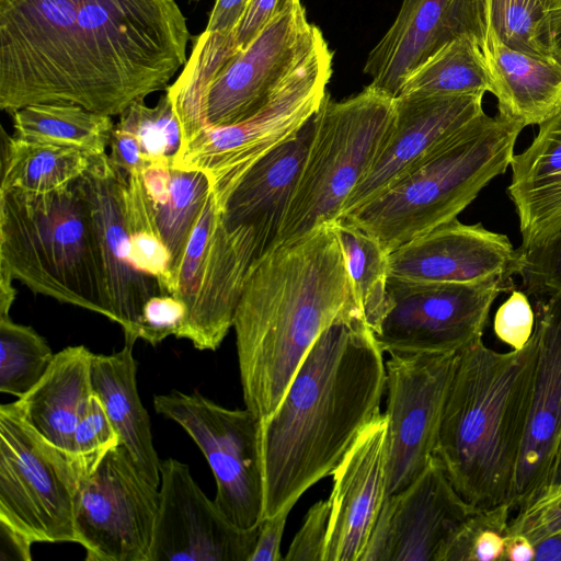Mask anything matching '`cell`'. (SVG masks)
Wrapping results in <instances>:
<instances>
[{"instance_id": "obj_12", "label": "cell", "mask_w": 561, "mask_h": 561, "mask_svg": "<svg viewBox=\"0 0 561 561\" xmlns=\"http://www.w3.org/2000/svg\"><path fill=\"white\" fill-rule=\"evenodd\" d=\"M512 288V277L457 284L389 276L376 341L389 354L458 353L482 337L494 300Z\"/></svg>"}, {"instance_id": "obj_1", "label": "cell", "mask_w": 561, "mask_h": 561, "mask_svg": "<svg viewBox=\"0 0 561 561\" xmlns=\"http://www.w3.org/2000/svg\"><path fill=\"white\" fill-rule=\"evenodd\" d=\"M383 352L362 314L316 340L275 412L260 424L264 518L293 508L380 413Z\"/></svg>"}, {"instance_id": "obj_8", "label": "cell", "mask_w": 561, "mask_h": 561, "mask_svg": "<svg viewBox=\"0 0 561 561\" xmlns=\"http://www.w3.org/2000/svg\"><path fill=\"white\" fill-rule=\"evenodd\" d=\"M332 72L323 38L288 75L271 100L243 122L202 131L173 167L205 172L217 204L270 152L296 137L319 110Z\"/></svg>"}, {"instance_id": "obj_9", "label": "cell", "mask_w": 561, "mask_h": 561, "mask_svg": "<svg viewBox=\"0 0 561 561\" xmlns=\"http://www.w3.org/2000/svg\"><path fill=\"white\" fill-rule=\"evenodd\" d=\"M83 474L75 457L38 434L15 402L0 407V520L33 542L78 543Z\"/></svg>"}, {"instance_id": "obj_45", "label": "cell", "mask_w": 561, "mask_h": 561, "mask_svg": "<svg viewBox=\"0 0 561 561\" xmlns=\"http://www.w3.org/2000/svg\"><path fill=\"white\" fill-rule=\"evenodd\" d=\"M130 260L140 272L158 279L163 295H169L171 253L160 236L149 229L129 233Z\"/></svg>"}, {"instance_id": "obj_6", "label": "cell", "mask_w": 561, "mask_h": 561, "mask_svg": "<svg viewBox=\"0 0 561 561\" xmlns=\"http://www.w3.org/2000/svg\"><path fill=\"white\" fill-rule=\"evenodd\" d=\"M78 179L46 193L0 190V267L35 294L113 321L91 208Z\"/></svg>"}, {"instance_id": "obj_13", "label": "cell", "mask_w": 561, "mask_h": 561, "mask_svg": "<svg viewBox=\"0 0 561 561\" xmlns=\"http://www.w3.org/2000/svg\"><path fill=\"white\" fill-rule=\"evenodd\" d=\"M257 259L250 240L224 230L210 188L169 287L187 308L178 337L199 351H216L232 328L245 276Z\"/></svg>"}, {"instance_id": "obj_16", "label": "cell", "mask_w": 561, "mask_h": 561, "mask_svg": "<svg viewBox=\"0 0 561 561\" xmlns=\"http://www.w3.org/2000/svg\"><path fill=\"white\" fill-rule=\"evenodd\" d=\"M322 39L301 3L277 15L208 85L190 142L206 129L233 125L259 112Z\"/></svg>"}, {"instance_id": "obj_55", "label": "cell", "mask_w": 561, "mask_h": 561, "mask_svg": "<svg viewBox=\"0 0 561 561\" xmlns=\"http://www.w3.org/2000/svg\"><path fill=\"white\" fill-rule=\"evenodd\" d=\"M549 15L554 54L561 60V0H553Z\"/></svg>"}, {"instance_id": "obj_5", "label": "cell", "mask_w": 561, "mask_h": 561, "mask_svg": "<svg viewBox=\"0 0 561 561\" xmlns=\"http://www.w3.org/2000/svg\"><path fill=\"white\" fill-rule=\"evenodd\" d=\"M524 126L497 112L466 124L407 171L388 190L346 217L389 254L447 224L503 174Z\"/></svg>"}, {"instance_id": "obj_50", "label": "cell", "mask_w": 561, "mask_h": 561, "mask_svg": "<svg viewBox=\"0 0 561 561\" xmlns=\"http://www.w3.org/2000/svg\"><path fill=\"white\" fill-rule=\"evenodd\" d=\"M32 543L28 537L0 520V561H30Z\"/></svg>"}, {"instance_id": "obj_17", "label": "cell", "mask_w": 561, "mask_h": 561, "mask_svg": "<svg viewBox=\"0 0 561 561\" xmlns=\"http://www.w3.org/2000/svg\"><path fill=\"white\" fill-rule=\"evenodd\" d=\"M474 510L434 455L408 488L385 497L360 561H443Z\"/></svg>"}, {"instance_id": "obj_21", "label": "cell", "mask_w": 561, "mask_h": 561, "mask_svg": "<svg viewBox=\"0 0 561 561\" xmlns=\"http://www.w3.org/2000/svg\"><path fill=\"white\" fill-rule=\"evenodd\" d=\"M78 181L90 204L113 321L124 335L138 340L145 302L163 294L158 279L138 271L130 260L124 205L127 173L103 153L91 156Z\"/></svg>"}, {"instance_id": "obj_53", "label": "cell", "mask_w": 561, "mask_h": 561, "mask_svg": "<svg viewBox=\"0 0 561 561\" xmlns=\"http://www.w3.org/2000/svg\"><path fill=\"white\" fill-rule=\"evenodd\" d=\"M536 561H561V529L535 545Z\"/></svg>"}, {"instance_id": "obj_43", "label": "cell", "mask_w": 561, "mask_h": 561, "mask_svg": "<svg viewBox=\"0 0 561 561\" xmlns=\"http://www.w3.org/2000/svg\"><path fill=\"white\" fill-rule=\"evenodd\" d=\"M535 324L536 316L528 295L523 290H513L496 310L493 330L501 342L518 351L530 340Z\"/></svg>"}, {"instance_id": "obj_41", "label": "cell", "mask_w": 561, "mask_h": 561, "mask_svg": "<svg viewBox=\"0 0 561 561\" xmlns=\"http://www.w3.org/2000/svg\"><path fill=\"white\" fill-rule=\"evenodd\" d=\"M300 0H251L236 30L229 35H216L214 47L225 62L243 50L277 15Z\"/></svg>"}, {"instance_id": "obj_4", "label": "cell", "mask_w": 561, "mask_h": 561, "mask_svg": "<svg viewBox=\"0 0 561 561\" xmlns=\"http://www.w3.org/2000/svg\"><path fill=\"white\" fill-rule=\"evenodd\" d=\"M80 106L121 115L165 90L191 39L174 0H75Z\"/></svg>"}, {"instance_id": "obj_24", "label": "cell", "mask_w": 561, "mask_h": 561, "mask_svg": "<svg viewBox=\"0 0 561 561\" xmlns=\"http://www.w3.org/2000/svg\"><path fill=\"white\" fill-rule=\"evenodd\" d=\"M535 332L538 345L528 424L511 496L516 511L540 497L561 435V295L539 300Z\"/></svg>"}, {"instance_id": "obj_26", "label": "cell", "mask_w": 561, "mask_h": 561, "mask_svg": "<svg viewBox=\"0 0 561 561\" xmlns=\"http://www.w3.org/2000/svg\"><path fill=\"white\" fill-rule=\"evenodd\" d=\"M93 355L83 345L68 346L55 353L39 381L14 401L22 416L38 434L72 457L76 427L93 394Z\"/></svg>"}, {"instance_id": "obj_33", "label": "cell", "mask_w": 561, "mask_h": 561, "mask_svg": "<svg viewBox=\"0 0 561 561\" xmlns=\"http://www.w3.org/2000/svg\"><path fill=\"white\" fill-rule=\"evenodd\" d=\"M339 240L355 304L375 332L387 304L388 253L376 238L357 226L331 222Z\"/></svg>"}, {"instance_id": "obj_2", "label": "cell", "mask_w": 561, "mask_h": 561, "mask_svg": "<svg viewBox=\"0 0 561 561\" xmlns=\"http://www.w3.org/2000/svg\"><path fill=\"white\" fill-rule=\"evenodd\" d=\"M353 314L362 312L332 224L273 244L251 265L233 317L245 408L270 417L319 335Z\"/></svg>"}, {"instance_id": "obj_7", "label": "cell", "mask_w": 561, "mask_h": 561, "mask_svg": "<svg viewBox=\"0 0 561 561\" xmlns=\"http://www.w3.org/2000/svg\"><path fill=\"white\" fill-rule=\"evenodd\" d=\"M393 105L394 98L371 85L340 102L325 94L275 243L340 218L388 134Z\"/></svg>"}, {"instance_id": "obj_28", "label": "cell", "mask_w": 561, "mask_h": 561, "mask_svg": "<svg viewBox=\"0 0 561 561\" xmlns=\"http://www.w3.org/2000/svg\"><path fill=\"white\" fill-rule=\"evenodd\" d=\"M483 53L500 114L525 127L561 111V60L513 50L490 31Z\"/></svg>"}, {"instance_id": "obj_51", "label": "cell", "mask_w": 561, "mask_h": 561, "mask_svg": "<svg viewBox=\"0 0 561 561\" xmlns=\"http://www.w3.org/2000/svg\"><path fill=\"white\" fill-rule=\"evenodd\" d=\"M535 558V545L525 536L510 535L506 541L505 560L531 561Z\"/></svg>"}, {"instance_id": "obj_44", "label": "cell", "mask_w": 561, "mask_h": 561, "mask_svg": "<svg viewBox=\"0 0 561 561\" xmlns=\"http://www.w3.org/2000/svg\"><path fill=\"white\" fill-rule=\"evenodd\" d=\"M330 500L316 502L307 512L284 557L286 561H324Z\"/></svg>"}, {"instance_id": "obj_36", "label": "cell", "mask_w": 561, "mask_h": 561, "mask_svg": "<svg viewBox=\"0 0 561 561\" xmlns=\"http://www.w3.org/2000/svg\"><path fill=\"white\" fill-rule=\"evenodd\" d=\"M488 21L489 31L508 48L558 59L548 8L520 0H488Z\"/></svg>"}, {"instance_id": "obj_56", "label": "cell", "mask_w": 561, "mask_h": 561, "mask_svg": "<svg viewBox=\"0 0 561 561\" xmlns=\"http://www.w3.org/2000/svg\"><path fill=\"white\" fill-rule=\"evenodd\" d=\"M520 1H525V2H530V3H535V4H540V5H543L548 9H550L553 0H520Z\"/></svg>"}, {"instance_id": "obj_46", "label": "cell", "mask_w": 561, "mask_h": 561, "mask_svg": "<svg viewBox=\"0 0 561 561\" xmlns=\"http://www.w3.org/2000/svg\"><path fill=\"white\" fill-rule=\"evenodd\" d=\"M561 529V489L545 496L511 519L510 535H522L534 545Z\"/></svg>"}, {"instance_id": "obj_3", "label": "cell", "mask_w": 561, "mask_h": 561, "mask_svg": "<svg viewBox=\"0 0 561 561\" xmlns=\"http://www.w3.org/2000/svg\"><path fill=\"white\" fill-rule=\"evenodd\" d=\"M537 334L518 351L481 339L458 353L434 455L476 508L511 503L537 360Z\"/></svg>"}, {"instance_id": "obj_35", "label": "cell", "mask_w": 561, "mask_h": 561, "mask_svg": "<svg viewBox=\"0 0 561 561\" xmlns=\"http://www.w3.org/2000/svg\"><path fill=\"white\" fill-rule=\"evenodd\" d=\"M46 340L32 327L0 317V391L25 396L44 376L54 359Z\"/></svg>"}, {"instance_id": "obj_48", "label": "cell", "mask_w": 561, "mask_h": 561, "mask_svg": "<svg viewBox=\"0 0 561 561\" xmlns=\"http://www.w3.org/2000/svg\"><path fill=\"white\" fill-rule=\"evenodd\" d=\"M108 147L111 161L127 174L141 173L150 164L144 157L137 139L116 125H114Z\"/></svg>"}, {"instance_id": "obj_40", "label": "cell", "mask_w": 561, "mask_h": 561, "mask_svg": "<svg viewBox=\"0 0 561 561\" xmlns=\"http://www.w3.org/2000/svg\"><path fill=\"white\" fill-rule=\"evenodd\" d=\"M117 445H119L118 434L102 402L93 393L73 436L75 457L83 477L89 474L102 458Z\"/></svg>"}, {"instance_id": "obj_31", "label": "cell", "mask_w": 561, "mask_h": 561, "mask_svg": "<svg viewBox=\"0 0 561 561\" xmlns=\"http://www.w3.org/2000/svg\"><path fill=\"white\" fill-rule=\"evenodd\" d=\"M3 137L0 190L57 191L80 178L91 162V156L72 148Z\"/></svg>"}, {"instance_id": "obj_10", "label": "cell", "mask_w": 561, "mask_h": 561, "mask_svg": "<svg viewBox=\"0 0 561 561\" xmlns=\"http://www.w3.org/2000/svg\"><path fill=\"white\" fill-rule=\"evenodd\" d=\"M75 0H0V108L80 105Z\"/></svg>"}, {"instance_id": "obj_14", "label": "cell", "mask_w": 561, "mask_h": 561, "mask_svg": "<svg viewBox=\"0 0 561 561\" xmlns=\"http://www.w3.org/2000/svg\"><path fill=\"white\" fill-rule=\"evenodd\" d=\"M160 501L122 445L82 478L75 527L87 561H149Z\"/></svg>"}, {"instance_id": "obj_37", "label": "cell", "mask_w": 561, "mask_h": 561, "mask_svg": "<svg viewBox=\"0 0 561 561\" xmlns=\"http://www.w3.org/2000/svg\"><path fill=\"white\" fill-rule=\"evenodd\" d=\"M117 127L130 133L149 163L173 165L182 148V130L169 94L149 107L144 100L135 102L119 115Z\"/></svg>"}, {"instance_id": "obj_52", "label": "cell", "mask_w": 561, "mask_h": 561, "mask_svg": "<svg viewBox=\"0 0 561 561\" xmlns=\"http://www.w3.org/2000/svg\"><path fill=\"white\" fill-rule=\"evenodd\" d=\"M561 489V435L556 444V447L553 449L549 469L547 473V479L545 483L543 491L540 495V499L551 495L554 492L559 491ZM537 500V501H538Z\"/></svg>"}, {"instance_id": "obj_30", "label": "cell", "mask_w": 561, "mask_h": 561, "mask_svg": "<svg viewBox=\"0 0 561 561\" xmlns=\"http://www.w3.org/2000/svg\"><path fill=\"white\" fill-rule=\"evenodd\" d=\"M14 135L23 140L72 148L89 156L106 153L111 116L65 102L26 105L12 114Z\"/></svg>"}, {"instance_id": "obj_27", "label": "cell", "mask_w": 561, "mask_h": 561, "mask_svg": "<svg viewBox=\"0 0 561 561\" xmlns=\"http://www.w3.org/2000/svg\"><path fill=\"white\" fill-rule=\"evenodd\" d=\"M121 351L110 355L94 354L91 385L100 399L122 444L144 476L160 484V459L153 447L150 417L137 390V362L134 345L137 339L124 335Z\"/></svg>"}, {"instance_id": "obj_54", "label": "cell", "mask_w": 561, "mask_h": 561, "mask_svg": "<svg viewBox=\"0 0 561 561\" xmlns=\"http://www.w3.org/2000/svg\"><path fill=\"white\" fill-rule=\"evenodd\" d=\"M12 280V276L0 267V317L10 316L9 312L16 296Z\"/></svg>"}, {"instance_id": "obj_47", "label": "cell", "mask_w": 561, "mask_h": 561, "mask_svg": "<svg viewBox=\"0 0 561 561\" xmlns=\"http://www.w3.org/2000/svg\"><path fill=\"white\" fill-rule=\"evenodd\" d=\"M290 511L291 508H284L263 519L254 551L249 561L284 560L280 556V542Z\"/></svg>"}, {"instance_id": "obj_42", "label": "cell", "mask_w": 561, "mask_h": 561, "mask_svg": "<svg viewBox=\"0 0 561 561\" xmlns=\"http://www.w3.org/2000/svg\"><path fill=\"white\" fill-rule=\"evenodd\" d=\"M186 316V305L175 296H152L142 307L139 339L157 345L170 335L178 336Z\"/></svg>"}, {"instance_id": "obj_38", "label": "cell", "mask_w": 561, "mask_h": 561, "mask_svg": "<svg viewBox=\"0 0 561 561\" xmlns=\"http://www.w3.org/2000/svg\"><path fill=\"white\" fill-rule=\"evenodd\" d=\"M513 511L510 502L476 508L451 540L443 561L505 560Z\"/></svg>"}, {"instance_id": "obj_25", "label": "cell", "mask_w": 561, "mask_h": 561, "mask_svg": "<svg viewBox=\"0 0 561 561\" xmlns=\"http://www.w3.org/2000/svg\"><path fill=\"white\" fill-rule=\"evenodd\" d=\"M312 135V118L300 133L250 168L219 208L227 232H249L261 255L276 241Z\"/></svg>"}, {"instance_id": "obj_11", "label": "cell", "mask_w": 561, "mask_h": 561, "mask_svg": "<svg viewBox=\"0 0 561 561\" xmlns=\"http://www.w3.org/2000/svg\"><path fill=\"white\" fill-rule=\"evenodd\" d=\"M157 413L178 423L206 458L215 481V503L242 529L264 519L260 448L261 421L247 408L231 410L194 391L153 398Z\"/></svg>"}, {"instance_id": "obj_29", "label": "cell", "mask_w": 561, "mask_h": 561, "mask_svg": "<svg viewBox=\"0 0 561 561\" xmlns=\"http://www.w3.org/2000/svg\"><path fill=\"white\" fill-rule=\"evenodd\" d=\"M523 152L511 160L507 193L515 205L523 241L561 217V111L541 123Z\"/></svg>"}, {"instance_id": "obj_34", "label": "cell", "mask_w": 561, "mask_h": 561, "mask_svg": "<svg viewBox=\"0 0 561 561\" xmlns=\"http://www.w3.org/2000/svg\"><path fill=\"white\" fill-rule=\"evenodd\" d=\"M209 190L210 181L205 172L172 165L168 199L160 206L151 207L156 229L172 256L171 278L183 256Z\"/></svg>"}, {"instance_id": "obj_20", "label": "cell", "mask_w": 561, "mask_h": 561, "mask_svg": "<svg viewBox=\"0 0 561 561\" xmlns=\"http://www.w3.org/2000/svg\"><path fill=\"white\" fill-rule=\"evenodd\" d=\"M483 95L394 98L388 134L368 170L346 199L339 219L383 193L440 142L482 114Z\"/></svg>"}, {"instance_id": "obj_18", "label": "cell", "mask_w": 561, "mask_h": 561, "mask_svg": "<svg viewBox=\"0 0 561 561\" xmlns=\"http://www.w3.org/2000/svg\"><path fill=\"white\" fill-rule=\"evenodd\" d=\"M160 501L149 561H249L260 526L230 522L193 479L186 463L160 461Z\"/></svg>"}, {"instance_id": "obj_22", "label": "cell", "mask_w": 561, "mask_h": 561, "mask_svg": "<svg viewBox=\"0 0 561 561\" xmlns=\"http://www.w3.org/2000/svg\"><path fill=\"white\" fill-rule=\"evenodd\" d=\"M516 249L502 233L457 218L388 254L389 276L420 283H481L515 275Z\"/></svg>"}, {"instance_id": "obj_23", "label": "cell", "mask_w": 561, "mask_h": 561, "mask_svg": "<svg viewBox=\"0 0 561 561\" xmlns=\"http://www.w3.org/2000/svg\"><path fill=\"white\" fill-rule=\"evenodd\" d=\"M387 419L357 435L332 471L324 561H360L385 500Z\"/></svg>"}, {"instance_id": "obj_57", "label": "cell", "mask_w": 561, "mask_h": 561, "mask_svg": "<svg viewBox=\"0 0 561 561\" xmlns=\"http://www.w3.org/2000/svg\"><path fill=\"white\" fill-rule=\"evenodd\" d=\"M193 1H198V0H193Z\"/></svg>"}, {"instance_id": "obj_19", "label": "cell", "mask_w": 561, "mask_h": 561, "mask_svg": "<svg viewBox=\"0 0 561 561\" xmlns=\"http://www.w3.org/2000/svg\"><path fill=\"white\" fill-rule=\"evenodd\" d=\"M488 0H403L397 19L369 53V85L397 98L411 73L454 39L470 35L484 47Z\"/></svg>"}, {"instance_id": "obj_32", "label": "cell", "mask_w": 561, "mask_h": 561, "mask_svg": "<svg viewBox=\"0 0 561 561\" xmlns=\"http://www.w3.org/2000/svg\"><path fill=\"white\" fill-rule=\"evenodd\" d=\"M493 92L482 44L460 36L409 76L399 95H457Z\"/></svg>"}, {"instance_id": "obj_49", "label": "cell", "mask_w": 561, "mask_h": 561, "mask_svg": "<svg viewBox=\"0 0 561 561\" xmlns=\"http://www.w3.org/2000/svg\"><path fill=\"white\" fill-rule=\"evenodd\" d=\"M251 0H215L205 33L231 34L243 18Z\"/></svg>"}, {"instance_id": "obj_15", "label": "cell", "mask_w": 561, "mask_h": 561, "mask_svg": "<svg viewBox=\"0 0 561 561\" xmlns=\"http://www.w3.org/2000/svg\"><path fill=\"white\" fill-rule=\"evenodd\" d=\"M458 353H390L385 362V497L408 488L434 456Z\"/></svg>"}, {"instance_id": "obj_39", "label": "cell", "mask_w": 561, "mask_h": 561, "mask_svg": "<svg viewBox=\"0 0 561 561\" xmlns=\"http://www.w3.org/2000/svg\"><path fill=\"white\" fill-rule=\"evenodd\" d=\"M522 289L539 300L561 295V217L516 249Z\"/></svg>"}]
</instances>
